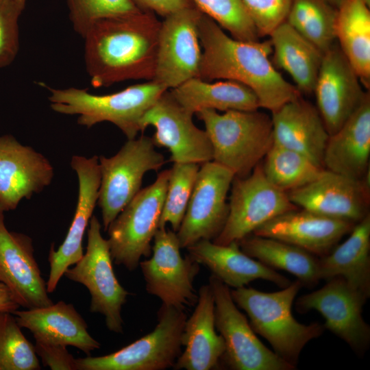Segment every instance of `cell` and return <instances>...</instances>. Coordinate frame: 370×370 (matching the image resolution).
<instances>
[{
	"label": "cell",
	"mask_w": 370,
	"mask_h": 370,
	"mask_svg": "<svg viewBox=\"0 0 370 370\" xmlns=\"http://www.w3.org/2000/svg\"><path fill=\"white\" fill-rule=\"evenodd\" d=\"M161 21L144 11L94 23L83 36L86 71L95 88L153 80Z\"/></svg>",
	"instance_id": "cell-1"
},
{
	"label": "cell",
	"mask_w": 370,
	"mask_h": 370,
	"mask_svg": "<svg viewBox=\"0 0 370 370\" xmlns=\"http://www.w3.org/2000/svg\"><path fill=\"white\" fill-rule=\"evenodd\" d=\"M198 33L202 49L199 78L206 82L219 79L241 83L255 93L260 108L271 112L301 96L271 62L270 40L235 39L204 14Z\"/></svg>",
	"instance_id": "cell-2"
},
{
	"label": "cell",
	"mask_w": 370,
	"mask_h": 370,
	"mask_svg": "<svg viewBox=\"0 0 370 370\" xmlns=\"http://www.w3.org/2000/svg\"><path fill=\"white\" fill-rule=\"evenodd\" d=\"M203 121L212 147V160L236 177L249 175L273 144L271 116L258 110H231L219 114L202 110Z\"/></svg>",
	"instance_id": "cell-3"
},
{
	"label": "cell",
	"mask_w": 370,
	"mask_h": 370,
	"mask_svg": "<svg viewBox=\"0 0 370 370\" xmlns=\"http://www.w3.org/2000/svg\"><path fill=\"white\" fill-rule=\"evenodd\" d=\"M301 285L297 280L273 293L245 286L231 291L234 301L247 312L255 333L264 337L275 353L295 367L304 346L324 330L319 323L302 324L293 316L292 304Z\"/></svg>",
	"instance_id": "cell-4"
},
{
	"label": "cell",
	"mask_w": 370,
	"mask_h": 370,
	"mask_svg": "<svg viewBox=\"0 0 370 370\" xmlns=\"http://www.w3.org/2000/svg\"><path fill=\"white\" fill-rule=\"evenodd\" d=\"M49 90V100L53 111L78 115L77 123L88 128L101 122H110L120 129L127 139H133L140 132L144 114L168 89L151 80L103 95L77 88Z\"/></svg>",
	"instance_id": "cell-5"
},
{
	"label": "cell",
	"mask_w": 370,
	"mask_h": 370,
	"mask_svg": "<svg viewBox=\"0 0 370 370\" xmlns=\"http://www.w3.org/2000/svg\"><path fill=\"white\" fill-rule=\"evenodd\" d=\"M170 169L140 189L108 226L113 262L129 271L137 269L142 257L151 254V241L159 227Z\"/></svg>",
	"instance_id": "cell-6"
},
{
	"label": "cell",
	"mask_w": 370,
	"mask_h": 370,
	"mask_svg": "<svg viewBox=\"0 0 370 370\" xmlns=\"http://www.w3.org/2000/svg\"><path fill=\"white\" fill-rule=\"evenodd\" d=\"M184 308L162 304L153 330L132 343L102 356L76 358L77 370H164L182 352Z\"/></svg>",
	"instance_id": "cell-7"
},
{
	"label": "cell",
	"mask_w": 370,
	"mask_h": 370,
	"mask_svg": "<svg viewBox=\"0 0 370 370\" xmlns=\"http://www.w3.org/2000/svg\"><path fill=\"white\" fill-rule=\"evenodd\" d=\"M151 137L127 139L113 156L99 157L101 182L97 204L104 231L140 190L145 174L158 171L164 156L156 149Z\"/></svg>",
	"instance_id": "cell-8"
},
{
	"label": "cell",
	"mask_w": 370,
	"mask_h": 370,
	"mask_svg": "<svg viewBox=\"0 0 370 370\" xmlns=\"http://www.w3.org/2000/svg\"><path fill=\"white\" fill-rule=\"evenodd\" d=\"M112 262L108 239L101 234L99 219L92 215L87 230L86 252L64 275L88 289L90 311L104 316L108 330L123 333L121 309L130 293L118 281Z\"/></svg>",
	"instance_id": "cell-9"
},
{
	"label": "cell",
	"mask_w": 370,
	"mask_h": 370,
	"mask_svg": "<svg viewBox=\"0 0 370 370\" xmlns=\"http://www.w3.org/2000/svg\"><path fill=\"white\" fill-rule=\"evenodd\" d=\"M231 186L225 223L212 241L216 244L225 245L238 242L271 219L297 209L290 201L287 192L267 180L260 163L247 176H235Z\"/></svg>",
	"instance_id": "cell-10"
},
{
	"label": "cell",
	"mask_w": 370,
	"mask_h": 370,
	"mask_svg": "<svg viewBox=\"0 0 370 370\" xmlns=\"http://www.w3.org/2000/svg\"><path fill=\"white\" fill-rule=\"evenodd\" d=\"M214 299L216 330L223 338L222 358L234 370H293L288 363L268 349L255 334L246 317L234 301L229 286L214 275L209 278Z\"/></svg>",
	"instance_id": "cell-11"
},
{
	"label": "cell",
	"mask_w": 370,
	"mask_h": 370,
	"mask_svg": "<svg viewBox=\"0 0 370 370\" xmlns=\"http://www.w3.org/2000/svg\"><path fill=\"white\" fill-rule=\"evenodd\" d=\"M151 256L140 262L147 292L160 299L163 304L184 308L198 299L193 282L199 264L188 255L182 257L175 232L158 229L153 238Z\"/></svg>",
	"instance_id": "cell-12"
},
{
	"label": "cell",
	"mask_w": 370,
	"mask_h": 370,
	"mask_svg": "<svg viewBox=\"0 0 370 370\" xmlns=\"http://www.w3.org/2000/svg\"><path fill=\"white\" fill-rule=\"evenodd\" d=\"M235 175L213 160L199 167L180 227L176 232L181 248L201 240L213 241L225 223L227 195Z\"/></svg>",
	"instance_id": "cell-13"
},
{
	"label": "cell",
	"mask_w": 370,
	"mask_h": 370,
	"mask_svg": "<svg viewBox=\"0 0 370 370\" xmlns=\"http://www.w3.org/2000/svg\"><path fill=\"white\" fill-rule=\"evenodd\" d=\"M202 14L193 5L161 21L153 81L168 90L199 76L202 49L198 27Z\"/></svg>",
	"instance_id": "cell-14"
},
{
	"label": "cell",
	"mask_w": 370,
	"mask_h": 370,
	"mask_svg": "<svg viewBox=\"0 0 370 370\" xmlns=\"http://www.w3.org/2000/svg\"><path fill=\"white\" fill-rule=\"evenodd\" d=\"M193 116L166 90L144 114L140 132L149 126L155 128L152 141L170 151L169 161L201 164L212 160V147L207 132L195 125Z\"/></svg>",
	"instance_id": "cell-15"
},
{
	"label": "cell",
	"mask_w": 370,
	"mask_h": 370,
	"mask_svg": "<svg viewBox=\"0 0 370 370\" xmlns=\"http://www.w3.org/2000/svg\"><path fill=\"white\" fill-rule=\"evenodd\" d=\"M367 299L341 277L328 280L320 289L299 297L295 307L300 313L315 310L325 318L323 328L362 353L370 341V328L362 316Z\"/></svg>",
	"instance_id": "cell-16"
},
{
	"label": "cell",
	"mask_w": 370,
	"mask_h": 370,
	"mask_svg": "<svg viewBox=\"0 0 370 370\" xmlns=\"http://www.w3.org/2000/svg\"><path fill=\"white\" fill-rule=\"evenodd\" d=\"M352 66L334 42L323 53L314 92L317 108L331 135L359 107L367 91Z\"/></svg>",
	"instance_id": "cell-17"
},
{
	"label": "cell",
	"mask_w": 370,
	"mask_h": 370,
	"mask_svg": "<svg viewBox=\"0 0 370 370\" xmlns=\"http://www.w3.org/2000/svg\"><path fill=\"white\" fill-rule=\"evenodd\" d=\"M0 282L10 291L20 307L41 308L53 302L34 257L32 238L8 230L0 210Z\"/></svg>",
	"instance_id": "cell-18"
},
{
	"label": "cell",
	"mask_w": 370,
	"mask_h": 370,
	"mask_svg": "<svg viewBox=\"0 0 370 370\" xmlns=\"http://www.w3.org/2000/svg\"><path fill=\"white\" fill-rule=\"evenodd\" d=\"M287 195L297 207L355 223L369 214L366 177L355 180L323 169L314 180Z\"/></svg>",
	"instance_id": "cell-19"
},
{
	"label": "cell",
	"mask_w": 370,
	"mask_h": 370,
	"mask_svg": "<svg viewBox=\"0 0 370 370\" xmlns=\"http://www.w3.org/2000/svg\"><path fill=\"white\" fill-rule=\"evenodd\" d=\"M71 165L78 179V197L73 219L66 236L57 250L51 246L48 261L50 271L47 282L48 293L53 292L66 270L84 255L83 238L99 197L101 175L99 157L73 156Z\"/></svg>",
	"instance_id": "cell-20"
},
{
	"label": "cell",
	"mask_w": 370,
	"mask_h": 370,
	"mask_svg": "<svg viewBox=\"0 0 370 370\" xmlns=\"http://www.w3.org/2000/svg\"><path fill=\"white\" fill-rule=\"evenodd\" d=\"M54 169L49 160L12 135L0 136V210L16 208L52 182Z\"/></svg>",
	"instance_id": "cell-21"
},
{
	"label": "cell",
	"mask_w": 370,
	"mask_h": 370,
	"mask_svg": "<svg viewBox=\"0 0 370 370\" xmlns=\"http://www.w3.org/2000/svg\"><path fill=\"white\" fill-rule=\"evenodd\" d=\"M355 224L305 209H295L271 219L252 234L282 241L322 257L328 254Z\"/></svg>",
	"instance_id": "cell-22"
},
{
	"label": "cell",
	"mask_w": 370,
	"mask_h": 370,
	"mask_svg": "<svg viewBox=\"0 0 370 370\" xmlns=\"http://www.w3.org/2000/svg\"><path fill=\"white\" fill-rule=\"evenodd\" d=\"M182 345L184 350L174 364V369L210 370L222 360L225 346L216 332L214 299L209 284L199 288L196 307L184 326Z\"/></svg>",
	"instance_id": "cell-23"
},
{
	"label": "cell",
	"mask_w": 370,
	"mask_h": 370,
	"mask_svg": "<svg viewBox=\"0 0 370 370\" xmlns=\"http://www.w3.org/2000/svg\"><path fill=\"white\" fill-rule=\"evenodd\" d=\"M271 114L273 143L299 152L323 168L329 134L317 108L301 96Z\"/></svg>",
	"instance_id": "cell-24"
},
{
	"label": "cell",
	"mask_w": 370,
	"mask_h": 370,
	"mask_svg": "<svg viewBox=\"0 0 370 370\" xmlns=\"http://www.w3.org/2000/svg\"><path fill=\"white\" fill-rule=\"evenodd\" d=\"M370 156V94L344 124L329 135L323 158L325 169L355 180H363Z\"/></svg>",
	"instance_id": "cell-25"
},
{
	"label": "cell",
	"mask_w": 370,
	"mask_h": 370,
	"mask_svg": "<svg viewBox=\"0 0 370 370\" xmlns=\"http://www.w3.org/2000/svg\"><path fill=\"white\" fill-rule=\"evenodd\" d=\"M18 325L29 330L36 341L72 346L86 356L100 348L88 325L74 306L60 301L48 306L15 310Z\"/></svg>",
	"instance_id": "cell-26"
},
{
	"label": "cell",
	"mask_w": 370,
	"mask_h": 370,
	"mask_svg": "<svg viewBox=\"0 0 370 370\" xmlns=\"http://www.w3.org/2000/svg\"><path fill=\"white\" fill-rule=\"evenodd\" d=\"M186 249L193 260L207 267L228 286L243 287L258 279L271 282L282 288L291 283L273 269L245 254L237 241L222 245L201 240Z\"/></svg>",
	"instance_id": "cell-27"
},
{
	"label": "cell",
	"mask_w": 370,
	"mask_h": 370,
	"mask_svg": "<svg viewBox=\"0 0 370 370\" xmlns=\"http://www.w3.org/2000/svg\"><path fill=\"white\" fill-rule=\"evenodd\" d=\"M349 236L319 258L321 279L341 277L367 299L370 296V214L356 223Z\"/></svg>",
	"instance_id": "cell-28"
},
{
	"label": "cell",
	"mask_w": 370,
	"mask_h": 370,
	"mask_svg": "<svg viewBox=\"0 0 370 370\" xmlns=\"http://www.w3.org/2000/svg\"><path fill=\"white\" fill-rule=\"evenodd\" d=\"M169 91L177 102L193 115L206 109L225 112L256 110L260 108L255 93L247 86L234 81L210 83L193 77Z\"/></svg>",
	"instance_id": "cell-29"
},
{
	"label": "cell",
	"mask_w": 370,
	"mask_h": 370,
	"mask_svg": "<svg viewBox=\"0 0 370 370\" xmlns=\"http://www.w3.org/2000/svg\"><path fill=\"white\" fill-rule=\"evenodd\" d=\"M269 36L276 66L288 73L301 93H312L323 53L286 21Z\"/></svg>",
	"instance_id": "cell-30"
},
{
	"label": "cell",
	"mask_w": 370,
	"mask_h": 370,
	"mask_svg": "<svg viewBox=\"0 0 370 370\" xmlns=\"http://www.w3.org/2000/svg\"><path fill=\"white\" fill-rule=\"evenodd\" d=\"M338 46L367 90L370 87V6L364 0H343L335 23Z\"/></svg>",
	"instance_id": "cell-31"
},
{
	"label": "cell",
	"mask_w": 370,
	"mask_h": 370,
	"mask_svg": "<svg viewBox=\"0 0 370 370\" xmlns=\"http://www.w3.org/2000/svg\"><path fill=\"white\" fill-rule=\"evenodd\" d=\"M241 249L264 264L294 275L301 284L313 286L320 280L319 258L292 244L250 234L238 241Z\"/></svg>",
	"instance_id": "cell-32"
},
{
	"label": "cell",
	"mask_w": 370,
	"mask_h": 370,
	"mask_svg": "<svg viewBox=\"0 0 370 370\" xmlns=\"http://www.w3.org/2000/svg\"><path fill=\"white\" fill-rule=\"evenodd\" d=\"M336 14L328 0H292L286 21L323 53L336 40Z\"/></svg>",
	"instance_id": "cell-33"
},
{
	"label": "cell",
	"mask_w": 370,
	"mask_h": 370,
	"mask_svg": "<svg viewBox=\"0 0 370 370\" xmlns=\"http://www.w3.org/2000/svg\"><path fill=\"white\" fill-rule=\"evenodd\" d=\"M264 158L262 169L266 177L286 192L312 182L324 169L303 154L275 143Z\"/></svg>",
	"instance_id": "cell-34"
},
{
	"label": "cell",
	"mask_w": 370,
	"mask_h": 370,
	"mask_svg": "<svg viewBox=\"0 0 370 370\" xmlns=\"http://www.w3.org/2000/svg\"><path fill=\"white\" fill-rule=\"evenodd\" d=\"M199 164L174 162L170 169L159 227L170 224L177 232L184 217L199 169Z\"/></svg>",
	"instance_id": "cell-35"
},
{
	"label": "cell",
	"mask_w": 370,
	"mask_h": 370,
	"mask_svg": "<svg viewBox=\"0 0 370 370\" xmlns=\"http://www.w3.org/2000/svg\"><path fill=\"white\" fill-rule=\"evenodd\" d=\"M21 328L12 312H0V370L41 369L34 345Z\"/></svg>",
	"instance_id": "cell-36"
},
{
	"label": "cell",
	"mask_w": 370,
	"mask_h": 370,
	"mask_svg": "<svg viewBox=\"0 0 370 370\" xmlns=\"http://www.w3.org/2000/svg\"><path fill=\"white\" fill-rule=\"evenodd\" d=\"M204 14L214 20L235 39L259 40L257 31L242 0H191Z\"/></svg>",
	"instance_id": "cell-37"
},
{
	"label": "cell",
	"mask_w": 370,
	"mask_h": 370,
	"mask_svg": "<svg viewBox=\"0 0 370 370\" xmlns=\"http://www.w3.org/2000/svg\"><path fill=\"white\" fill-rule=\"evenodd\" d=\"M74 30L82 38L96 21L139 10L131 0H66Z\"/></svg>",
	"instance_id": "cell-38"
},
{
	"label": "cell",
	"mask_w": 370,
	"mask_h": 370,
	"mask_svg": "<svg viewBox=\"0 0 370 370\" xmlns=\"http://www.w3.org/2000/svg\"><path fill=\"white\" fill-rule=\"evenodd\" d=\"M25 5L0 0V69L10 65L19 49L18 18Z\"/></svg>",
	"instance_id": "cell-39"
},
{
	"label": "cell",
	"mask_w": 370,
	"mask_h": 370,
	"mask_svg": "<svg viewBox=\"0 0 370 370\" xmlns=\"http://www.w3.org/2000/svg\"><path fill=\"white\" fill-rule=\"evenodd\" d=\"M259 37L269 36L286 21L292 0H242Z\"/></svg>",
	"instance_id": "cell-40"
},
{
	"label": "cell",
	"mask_w": 370,
	"mask_h": 370,
	"mask_svg": "<svg viewBox=\"0 0 370 370\" xmlns=\"http://www.w3.org/2000/svg\"><path fill=\"white\" fill-rule=\"evenodd\" d=\"M34 348L44 366L52 370H77L76 358L66 346L36 341Z\"/></svg>",
	"instance_id": "cell-41"
},
{
	"label": "cell",
	"mask_w": 370,
	"mask_h": 370,
	"mask_svg": "<svg viewBox=\"0 0 370 370\" xmlns=\"http://www.w3.org/2000/svg\"><path fill=\"white\" fill-rule=\"evenodd\" d=\"M144 12H149L163 18L185 8L194 5L191 0H131Z\"/></svg>",
	"instance_id": "cell-42"
},
{
	"label": "cell",
	"mask_w": 370,
	"mask_h": 370,
	"mask_svg": "<svg viewBox=\"0 0 370 370\" xmlns=\"http://www.w3.org/2000/svg\"><path fill=\"white\" fill-rule=\"evenodd\" d=\"M19 308L9 289L0 282V312L12 313Z\"/></svg>",
	"instance_id": "cell-43"
},
{
	"label": "cell",
	"mask_w": 370,
	"mask_h": 370,
	"mask_svg": "<svg viewBox=\"0 0 370 370\" xmlns=\"http://www.w3.org/2000/svg\"><path fill=\"white\" fill-rule=\"evenodd\" d=\"M335 8H338L343 0H328Z\"/></svg>",
	"instance_id": "cell-44"
},
{
	"label": "cell",
	"mask_w": 370,
	"mask_h": 370,
	"mask_svg": "<svg viewBox=\"0 0 370 370\" xmlns=\"http://www.w3.org/2000/svg\"><path fill=\"white\" fill-rule=\"evenodd\" d=\"M15 1H18V2H19V3H21L25 5L26 0H15Z\"/></svg>",
	"instance_id": "cell-45"
},
{
	"label": "cell",
	"mask_w": 370,
	"mask_h": 370,
	"mask_svg": "<svg viewBox=\"0 0 370 370\" xmlns=\"http://www.w3.org/2000/svg\"><path fill=\"white\" fill-rule=\"evenodd\" d=\"M364 1L368 5L370 6V0H364Z\"/></svg>",
	"instance_id": "cell-46"
}]
</instances>
